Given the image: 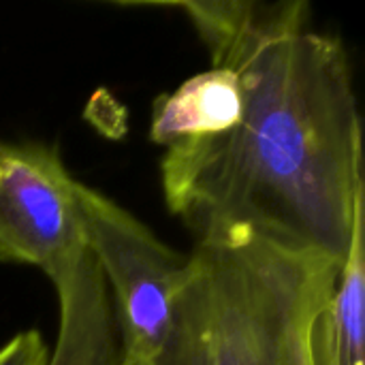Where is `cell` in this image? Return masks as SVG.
Listing matches in <instances>:
<instances>
[{
  "label": "cell",
  "mask_w": 365,
  "mask_h": 365,
  "mask_svg": "<svg viewBox=\"0 0 365 365\" xmlns=\"http://www.w3.org/2000/svg\"><path fill=\"white\" fill-rule=\"evenodd\" d=\"M242 107L244 90L237 75L212 66L156 98L150 139L156 145L171 148L180 141L227 133L240 122Z\"/></svg>",
  "instance_id": "cell-6"
},
{
  "label": "cell",
  "mask_w": 365,
  "mask_h": 365,
  "mask_svg": "<svg viewBox=\"0 0 365 365\" xmlns=\"http://www.w3.org/2000/svg\"><path fill=\"white\" fill-rule=\"evenodd\" d=\"M86 248L111 295L120 364L154 365L171 334L188 257L107 195L77 184Z\"/></svg>",
  "instance_id": "cell-3"
},
{
  "label": "cell",
  "mask_w": 365,
  "mask_h": 365,
  "mask_svg": "<svg viewBox=\"0 0 365 365\" xmlns=\"http://www.w3.org/2000/svg\"><path fill=\"white\" fill-rule=\"evenodd\" d=\"M340 267L250 235L199 242L154 365H317Z\"/></svg>",
  "instance_id": "cell-2"
},
{
  "label": "cell",
  "mask_w": 365,
  "mask_h": 365,
  "mask_svg": "<svg viewBox=\"0 0 365 365\" xmlns=\"http://www.w3.org/2000/svg\"><path fill=\"white\" fill-rule=\"evenodd\" d=\"M49 349L36 329L15 334L0 349V365H47Z\"/></svg>",
  "instance_id": "cell-8"
},
{
  "label": "cell",
  "mask_w": 365,
  "mask_h": 365,
  "mask_svg": "<svg viewBox=\"0 0 365 365\" xmlns=\"http://www.w3.org/2000/svg\"><path fill=\"white\" fill-rule=\"evenodd\" d=\"M212 66L244 90L240 122L180 141L160 160L163 197L199 242L259 237L344 263L365 212L364 133L349 51L310 28L306 0L171 2Z\"/></svg>",
  "instance_id": "cell-1"
},
{
  "label": "cell",
  "mask_w": 365,
  "mask_h": 365,
  "mask_svg": "<svg viewBox=\"0 0 365 365\" xmlns=\"http://www.w3.org/2000/svg\"><path fill=\"white\" fill-rule=\"evenodd\" d=\"M77 180L43 141L0 139V263L41 269L51 284L86 255Z\"/></svg>",
  "instance_id": "cell-4"
},
{
  "label": "cell",
  "mask_w": 365,
  "mask_h": 365,
  "mask_svg": "<svg viewBox=\"0 0 365 365\" xmlns=\"http://www.w3.org/2000/svg\"><path fill=\"white\" fill-rule=\"evenodd\" d=\"M58 295V336L47 365H115L118 327L105 278L86 255L53 282Z\"/></svg>",
  "instance_id": "cell-5"
},
{
  "label": "cell",
  "mask_w": 365,
  "mask_h": 365,
  "mask_svg": "<svg viewBox=\"0 0 365 365\" xmlns=\"http://www.w3.org/2000/svg\"><path fill=\"white\" fill-rule=\"evenodd\" d=\"M115 365H124V364H120V359H118V364H115Z\"/></svg>",
  "instance_id": "cell-9"
},
{
  "label": "cell",
  "mask_w": 365,
  "mask_h": 365,
  "mask_svg": "<svg viewBox=\"0 0 365 365\" xmlns=\"http://www.w3.org/2000/svg\"><path fill=\"white\" fill-rule=\"evenodd\" d=\"M365 361V212L355 220L334 297L317 323V365Z\"/></svg>",
  "instance_id": "cell-7"
}]
</instances>
